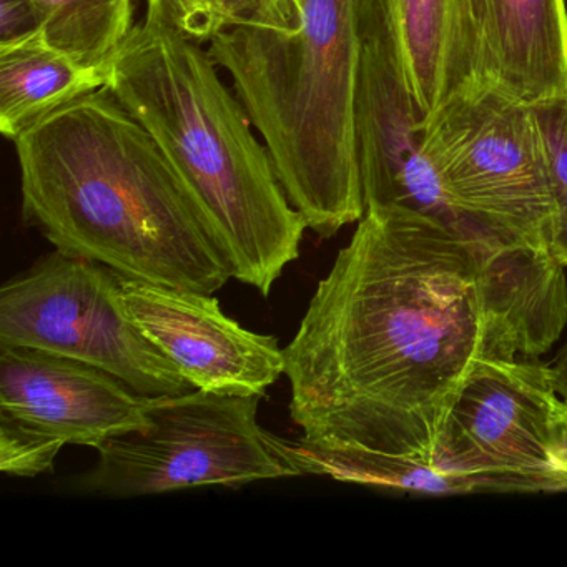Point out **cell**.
Wrapping results in <instances>:
<instances>
[{
    "label": "cell",
    "instance_id": "ac0fdd59",
    "mask_svg": "<svg viewBox=\"0 0 567 567\" xmlns=\"http://www.w3.org/2000/svg\"><path fill=\"white\" fill-rule=\"evenodd\" d=\"M38 28L29 0H0V41L19 38Z\"/></svg>",
    "mask_w": 567,
    "mask_h": 567
},
{
    "label": "cell",
    "instance_id": "d6986e66",
    "mask_svg": "<svg viewBox=\"0 0 567 567\" xmlns=\"http://www.w3.org/2000/svg\"><path fill=\"white\" fill-rule=\"evenodd\" d=\"M554 386L567 400V341L557 353L556 360L549 363Z\"/></svg>",
    "mask_w": 567,
    "mask_h": 567
},
{
    "label": "cell",
    "instance_id": "7a4b0ae2",
    "mask_svg": "<svg viewBox=\"0 0 567 567\" xmlns=\"http://www.w3.org/2000/svg\"><path fill=\"white\" fill-rule=\"evenodd\" d=\"M12 144L22 221L55 250L200 293L234 278L204 212L107 87L51 112Z\"/></svg>",
    "mask_w": 567,
    "mask_h": 567
},
{
    "label": "cell",
    "instance_id": "2e32d148",
    "mask_svg": "<svg viewBox=\"0 0 567 567\" xmlns=\"http://www.w3.org/2000/svg\"><path fill=\"white\" fill-rule=\"evenodd\" d=\"M549 171L553 195L550 254L567 268V95L534 104Z\"/></svg>",
    "mask_w": 567,
    "mask_h": 567
},
{
    "label": "cell",
    "instance_id": "ba28073f",
    "mask_svg": "<svg viewBox=\"0 0 567 567\" xmlns=\"http://www.w3.org/2000/svg\"><path fill=\"white\" fill-rule=\"evenodd\" d=\"M0 347L82 361L148 398L195 390L132 320L121 274L59 250L0 288Z\"/></svg>",
    "mask_w": 567,
    "mask_h": 567
},
{
    "label": "cell",
    "instance_id": "6da1fadb",
    "mask_svg": "<svg viewBox=\"0 0 567 567\" xmlns=\"http://www.w3.org/2000/svg\"><path fill=\"white\" fill-rule=\"evenodd\" d=\"M567 324L550 254H489L400 207H367L285 347L284 440L300 476L460 494L434 467L451 408L481 361L539 360Z\"/></svg>",
    "mask_w": 567,
    "mask_h": 567
},
{
    "label": "cell",
    "instance_id": "9c48e42d",
    "mask_svg": "<svg viewBox=\"0 0 567 567\" xmlns=\"http://www.w3.org/2000/svg\"><path fill=\"white\" fill-rule=\"evenodd\" d=\"M152 401L82 361L0 347V471L14 477L52 473L62 447L97 450L144 426Z\"/></svg>",
    "mask_w": 567,
    "mask_h": 567
},
{
    "label": "cell",
    "instance_id": "5bb4252c",
    "mask_svg": "<svg viewBox=\"0 0 567 567\" xmlns=\"http://www.w3.org/2000/svg\"><path fill=\"white\" fill-rule=\"evenodd\" d=\"M109 64H85L44 29L0 41V134L14 142L51 112L109 87Z\"/></svg>",
    "mask_w": 567,
    "mask_h": 567
},
{
    "label": "cell",
    "instance_id": "7c38bea8",
    "mask_svg": "<svg viewBox=\"0 0 567 567\" xmlns=\"http://www.w3.org/2000/svg\"><path fill=\"white\" fill-rule=\"evenodd\" d=\"M470 82L534 105L567 95V0H456Z\"/></svg>",
    "mask_w": 567,
    "mask_h": 567
},
{
    "label": "cell",
    "instance_id": "8fae6325",
    "mask_svg": "<svg viewBox=\"0 0 567 567\" xmlns=\"http://www.w3.org/2000/svg\"><path fill=\"white\" fill-rule=\"evenodd\" d=\"M357 154L364 208L416 212L477 247L424 148L423 112L386 49L371 39H363L361 54Z\"/></svg>",
    "mask_w": 567,
    "mask_h": 567
},
{
    "label": "cell",
    "instance_id": "e0dca14e",
    "mask_svg": "<svg viewBox=\"0 0 567 567\" xmlns=\"http://www.w3.org/2000/svg\"><path fill=\"white\" fill-rule=\"evenodd\" d=\"M258 4L260 0H147V12L185 38L207 45Z\"/></svg>",
    "mask_w": 567,
    "mask_h": 567
},
{
    "label": "cell",
    "instance_id": "9a60e30c",
    "mask_svg": "<svg viewBox=\"0 0 567 567\" xmlns=\"http://www.w3.org/2000/svg\"><path fill=\"white\" fill-rule=\"evenodd\" d=\"M49 41L85 64H105L134 29L137 0H29Z\"/></svg>",
    "mask_w": 567,
    "mask_h": 567
},
{
    "label": "cell",
    "instance_id": "3957f363",
    "mask_svg": "<svg viewBox=\"0 0 567 567\" xmlns=\"http://www.w3.org/2000/svg\"><path fill=\"white\" fill-rule=\"evenodd\" d=\"M107 64L109 91L157 142L214 228L235 280L270 297L300 257L308 225L207 45L147 12Z\"/></svg>",
    "mask_w": 567,
    "mask_h": 567
},
{
    "label": "cell",
    "instance_id": "5b68a950",
    "mask_svg": "<svg viewBox=\"0 0 567 567\" xmlns=\"http://www.w3.org/2000/svg\"><path fill=\"white\" fill-rule=\"evenodd\" d=\"M424 148L477 247L550 254L553 195L534 105L471 82L424 115Z\"/></svg>",
    "mask_w": 567,
    "mask_h": 567
},
{
    "label": "cell",
    "instance_id": "30bf717a",
    "mask_svg": "<svg viewBox=\"0 0 567 567\" xmlns=\"http://www.w3.org/2000/svg\"><path fill=\"white\" fill-rule=\"evenodd\" d=\"M122 295L142 333L195 390L264 396L285 374V348L228 317L214 295L121 275Z\"/></svg>",
    "mask_w": 567,
    "mask_h": 567
},
{
    "label": "cell",
    "instance_id": "52a82bcc",
    "mask_svg": "<svg viewBox=\"0 0 567 567\" xmlns=\"http://www.w3.org/2000/svg\"><path fill=\"white\" fill-rule=\"evenodd\" d=\"M434 467L460 494L567 491V400L549 364L481 361L447 414Z\"/></svg>",
    "mask_w": 567,
    "mask_h": 567
},
{
    "label": "cell",
    "instance_id": "277c9868",
    "mask_svg": "<svg viewBox=\"0 0 567 567\" xmlns=\"http://www.w3.org/2000/svg\"><path fill=\"white\" fill-rule=\"evenodd\" d=\"M207 49L230 78L308 230L331 238L358 224L364 215L358 0H260Z\"/></svg>",
    "mask_w": 567,
    "mask_h": 567
},
{
    "label": "cell",
    "instance_id": "8992f818",
    "mask_svg": "<svg viewBox=\"0 0 567 567\" xmlns=\"http://www.w3.org/2000/svg\"><path fill=\"white\" fill-rule=\"evenodd\" d=\"M260 400L202 390L154 398L144 426L104 441L95 466L75 476L71 489L132 499L300 476L284 437L258 423Z\"/></svg>",
    "mask_w": 567,
    "mask_h": 567
},
{
    "label": "cell",
    "instance_id": "4fadbf2b",
    "mask_svg": "<svg viewBox=\"0 0 567 567\" xmlns=\"http://www.w3.org/2000/svg\"><path fill=\"white\" fill-rule=\"evenodd\" d=\"M358 8L361 38L386 49L424 115L471 84L456 0H358Z\"/></svg>",
    "mask_w": 567,
    "mask_h": 567
}]
</instances>
